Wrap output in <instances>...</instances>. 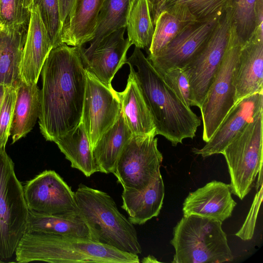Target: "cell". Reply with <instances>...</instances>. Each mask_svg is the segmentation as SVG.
Returning a JSON list of instances; mask_svg holds the SVG:
<instances>
[{
    "label": "cell",
    "instance_id": "e575fe53",
    "mask_svg": "<svg viewBox=\"0 0 263 263\" xmlns=\"http://www.w3.org/2000/svg\"><path fill=\"white\" fill-rule=\"evenodd\" d=\"M1 20L5 26L29 23L30 11L23 0H0Z\"/></svg>",
    "mask_w": 263,
    "mask_h": 263
},
{
    "label": "cell",
    "instance_id": "6da1fadb",
    "mask_svg": "<svg viewBox=\"0 0 263 263\" xmlns=\"http://www.w3.org/2000/svg\"><path fill=\"white\" fill-rule=\"evenodd\" d=\"M41 73L39 127L45 139L53 142L81 119L86 80L77 47H53Z\"/></svg>",
    "mask_w": 263,
    "mask_h": 263
},
{
    "label": "cell",
    "instance_id": "8fae6325",
    "mask_svg": "<svg viewBox=\"0 0 263 263\" xmlns=\"http://www.w3.org/2000/svg\"><path fill=\"white\" fill-rule=\"evenodd\" d=\"M86 88L81 121L92 148L117 120L121 111L118 93L85 70Z\"/></svg>",
    "mask_w": 263,
    "mask_h": 263
},
{
    "label": "cell",
    "instance_id": "83f0119b",
    "mask_svg": "<svg viewBox=\"0 0 263 263\" xmlns=\"http://www.w3.org/2000/svg\"><path fill=\"white\" fill-rule=\"evenodd\" d=\"M134 0H104L97 18L96 30L89 47L99 43L106 36L126 28Z\"/></svg>",
    "mask_w": 263,
    "mask_h": 263
},
{
    "label": "cell",
    "instance_id": "ffe728a7",
    "mask_svg": "<svg viewBox=\"0 0 263 263\" xmlns=\"http://www.w3.org/2000/svg\"><path fill=\"white\" fill-rule=\"evenodd\" d=\"M164 197V186L160 173L145 189H123L122 205L134 224H143L159 214Z\"/></svg>",
    "mask_w": 263,
    "mask_h": 263
},
{
    "label": "cell",
    "instance_id": "ba28073f",
    "mask_svg": "<svg viewBox=\"0 0 263 263\" xmlns=\"http://www.w3.org/2000/svg\"><path fill=\"white\" fill-rule=\"evenodd\" d=\"M242 43L232 22L228 47L200 110L202 139L209 141L235 104L234 74Z\"/></svg>",
    "mask_w": 263,
    "mask_h": 263
},
{
    "label": "cell",
    "instance_id": "4316f807",
    "mask_svg": "<svg viewBox=\"0 0 263 263\" xmlns=\"http://www.w3.org/2000/svg\"><path fill=\"white\" fill-rule=\"evenodd\" d=\"M26 232L59 234L90 240L88 229L80 213L47 215L29 211Z\"/></svg>",
    "mask_w": 263,
    "mask_h": 263
},
{
    "label": "cell",
    "instance_id": "9c48e42d",
    "mask_svg": "<svg viewBox=\"0 0 263 263\" xmlns=\"http://www.w3.org/2000/svg\"><path fill=\"white\" fill-rule=\"evenodd\" d=\"M232 22L231 6L220 15L203 49L182 68L189 82L195 106L199 108L223 60Z\"/></svg>",
    "mask_w": 263,
    "mask_h": 263
},
{
    "label": "cell",
    "instance_id": "f546056e",
    "mask_svg": "<svg viewBox=\"0 0 263 263\" xmlns=\"http://www.w3.org/2000/svg\"><path fill=\"white\" fill-rule=\"evenodd\" d=\"M259 0H231L232 22L242 44L252 35L255 28Z\"/></svg>",
    "mask_w": 263,
    "mask_h": 263
},
{
    "label": "cell",
    "instance_id": "7c38bea8",
    "mask_svg": "<svg viewBox=\"0 0 263 263\" xmlns=\"http://www.w3.org/2000/svg\"><path fill=\"white\" fill-rule=\"evenodd\" d=\"M29 211L47 215L80 213L75 193L54 171L45 170L23 186Z\"/></svg>",
    "mask_w": 263,
    "mask_h": 263
},
{
    "label": "cell",
    "instance_id": "2e32d148",
    "mask_svg": "<svg viewBox=\"0 0 263 263\" xmlns=\"http://www.w3.org/2000/svg\"><path fill=\"white\" fill-rule=\"evenodd\" d=\"M230 184L213 180L189 193L183 203V216L194 215L223 221L236 205Z\"/></svg>",
    "mask_w": 263,
    "mask_h": 263
},
{
    "label": "cell",
    "instance_id": "52a82bcc",
    "mask_svg": "<svg viewBox=\"0 0 263 263\" xmlns=\"http://www.w3.org/2000/svg\"><path fill=\"white\" fill-rule=\"evenodd\" d=\"M263 111H260L224 149L232 193L242 200L254 186L263 161Z\"/></svg>",
    "mask_w": 263,
    "mask_h": 263
},
{
    "label": "cell",
    "instance_id": "30bf717a",
    "mask_svg": "<svg viewBox=\"0 0 263 263\" xmlns=\"http://www.w3.org/2000/svg\"><path fill=\"white\" fill-rule=\"evenodd\" d=\"M156 135H133L123 147L113 173L123 189L143 190L160 173L163 156Z\"/></svg>",
    "mask_w": 263,
    "mask_h": 263
},
{
    "label": "cell",
    "instance_id": "5bb4252c",
    "mask_svg": "<svg viewBox=\"0 0 263 263\" xmlns=\"http://www.w3.org/2000/svg\"><path fill=\"white\" fill-rule=\"evenodd\" d=\"M221 14L190 24L157 55L147 59L158 71L182 68L204 47Z\"/></svg>",
    "mask_w": 263,
    "mask_h": 263
},
{
    "label": "cell",
    "instance_id": "7a4b0ae2",
    "mask_svg": "<svg viewBox=\"0 0 263 263\" xmlns=\"http://www.w3.org/2000/svg\"><path fill=\"white\" fill-rule=\"evenodd\" d=\"M126 64L152 116L156 135L163 136L174 146L185 139H193L200 119L166 84L141 49L135 47Z\"/></svg>",
    "mask_w": 263,
    "mask_h": 263
},
{
    "label": "cell",
    "instance_id": "d6986e66",
    "mask_svg": "<svg viewBox=\"0 0 263 263\" xmlns=\"http://www.w3.org/2000/svg\"><path fill=\"white\" fill-rule=\"evenodd\" d=\"M104 1L75 0L62 27L60 36L62 44L81 46L90 41Z\"/></svg>",
    "mask_w": 263,
    "mask_h": 263
},
{
    "label": "cell",
    "instance_id": "44dd1931",
    "mask_svg": "<svg viewBox=\"0 0 263 263\" xmlns=\"http://www.w3.org/2000/svg\"><path fill=\"white\" fill-rule=\"evenodd\" d=\"M28 23L5 26L0 31V84L10 87L20 81V65Z\"/></svg>",
    "mask_w": 263,
    "mask_h": 263
},
{
    "label": "cell",
    "instance_id": "b9f144b4",
    "mask_svg": "<svg viewBox=\"0 0 263 263\" xmlns=\"http://www.w3.org/2000/svg\"><path fill=\"white\" fill-rule=\"evenodd\" d=\"M5 27V25L3 23V22L0 21V31H2Z\"/></svg>",
    "mask_w": 263,
    "mask_h": 263
},
{
    "label": "cell",
    "instance_id": "e0dca14e",
    "mask_svg": "<svg viewBox=\"0 0 263 263\" xmlns=\"http://www.w3.org/2000/svg\"><path fill=\"white\" fill-rule=\"evenodd\" d=\"M53 45L37 6L30 11L20 65V80L26 84H37L42 67Z\"/></svg>",
    "mask_w": 263,
    "mask_h": 263
},
{
    "label": "cell",
    "instance_id": "f35d334b",
    "mask_svg": "<svg viewBox=\"0 0 263 263\" xmlns=\"http://www.w3.org/2000/svg\"><path fill=\"white\" fill-rule=\"evenodd\" d=\"M142 262L145 263L160 262V261L157 260V259L152 255H148L143 258Z\"/></svg>",
    "mask_w": 263,
    "mask_h": 263
},
{
    "label": "cell",
    "instance_id": "d4e9b609",
    "mask_svg": "<svg viewBox=\"0 0 263 263\" xmlns=\"http://www.w3.org/2000/svg\"><path fill=\"white\" fill-rule=\"evenodd\" d=\"M196 21L184 5L166 7L156 21L152 41L147 49V57L157 55L183 29Z\"/></svg>",
    "mask_w": 263,
    "mask_h": 263
},
{
    "label": "cell",
    "instance_id": "ee69618b",
    "mask_svg": "<svg viewBox=\"0 0 263 263\" xmlns=\"http://www.w3.org/2000/svg\"><path fill=\"white\" fill-rule=\"evenodd\" d=\"M2 262H3L0 260V263H2Z\"/></svg>",
    "mask_w": 263,
    "mask_h": 263
},
{
    "label": "cell",
    "instance_id": "ab89813d",
    "mask_svg": "<svg viewBox=\"0 0 263 263\" xmlns=\"http://www.w3.org/2000/svg\"><path fill=\"white\" fill-rule=\"evenodd\" d=\"M8 87L0 84V109L1 108L3 100Z\"/></svg>",
    "mask_w": 263,
    "mask_h": 263
},
{
    "label": "cell",
    "instance_id": "8992f818",
    "mask_svg": "<svg viewBox=\"0 0 263 263\" xmlns=\"http://www.w3.org/2000/svg\"><path fill=\"white\" fill-rule=\"evenodd\" d=\"M29 212L14 163L5 148L0 147V260L3 262L15 255L26 232Z\"/></svg>",
    "mask_w": 263,
    "mask_h": 263
},
{
    "label": "cell",
    "instance_id": "277c9868",
    "mask_svg": "<svg viewBox=\"0 0 263 263\" xmlns=\"http://www.w3.org/2000/svg\"><path fill=\"white\" fill-rule=\"evenodd\" d=\"M80 213L95 242L138 255L142 252L134 224L106 192L80 184L74 192Z\"/></svg>",
    "mask_w": 263,
    "mask_h": 263
},
{
    "label": "cell",
    "instance_id": "d6a6232c",
    "mask_svg": "<svg viewBox=\"0 0 263 263\" xmlns=\"http://www.w3.org/2000/svg\"><path fill=\"white\" fill-rule=\"evenodd\" d=\"M158 72L166 84L186 107L191 108L195 106L189 82L182 68H175Z\"/></svg>",
    "mask_w": 263,
    "mask_h": 263
},
{
    "label": "cell",
    "instance_id": "484cf974",
    "mask_svg": "<svg viewBox=\"0 0 263 263\" xmlns=\"http://www.w3.org/2000/svg\"><path fill=\"white\" fill-rule=\"evenodd\" d=\"M132 136L121 111L115 123L102 135L92 148L101 173H114L118 158Z\"/></svg>",
    "mask_w": 263,
    "mask_h": 263
},
{
    "label": "cell",
    "instance_id": "60d3db41",
    "mask_svg": "<svg viewBox=\"0 0 263 263\" xmlns=\"http://www.w3.org/2000/svg\"><path fill=\"white\" fill-rule=\"evenodd\" d=\"M23 2L25 7L30 11L32 6V0H23Z\"/></svg>",
    "mask_w": 263,
    "mask_h": 263
},
{
    "label": "cell",
    "instance_id": "1f68e13d",
    "mask_svg": "<svg viewBox=\"0 0 263 263\" xmlns=\"http://www.w3.org/2000/svg\"><path fill=\"white\" fill-rule=\"evenodd\" d=\"M176 5L185 6L197 21H203L221 14L231 0H168L165 8Z\"/></svg>",
    "mask_w": 263,
    "mask_h": 263
},
{
    "label": "cell",
    "instance_id": "4fadbf2b",
    "mask_svg": "<svg viewBox=\"0 0 263 263\" xmlns=\"http://www.w3.org/2000/svg\"><path fill=\"white\" fill-rule=\"evenodd\" d=\"M125 30L113 32L93 46H77L85 70L108 87H112L115 74L126 64L127 52L132 45L124 37Z\"/></svg>",
    "mask_w": 263,
    "mask_h": 263
},
{
    "label": "cell",
    "instance_id": "9a60e30c",
    "mask_svg": "<svg viewBox=\"0 0 263 263\" xmlns=\"http://www.w3.org/2000/svg\"><path fill=\"white\" fill-rule=\"evenodd\" d=\"M263 109V92H257L236 102L208 142L193 152L205 158L221 154L224 149Z\"/></svg>",
    "mask_w": 263,
    "mask_h": 263
},
{
    "label": "cell",
    "instance_id": "603a6c76",
    "mask_svg": "<svg viewBox=\"0 0 263 263\" xmlns=\"http://www.w3.org/2000/svg\"><path fill=\"white\" fill-rule=\"evenodd\" d=\"M40 108V89L37 84H28L20 80L10 130L12 143L32 129L39 118Z\"/></svg>",
    "mask_w": 263,
    "mask_h": 263
},
{
    "label": "cell",
    "instance_id": "ac0fdd59",
    "mask_svg": "<svg viewBox=\"0 0 263 263\" xmlns=\"http://www.w3.org/2000/svg\"><path fill=\"white\" fill-rule=\"evenodd\" d=\"M235 103L263 92V39L251 37L242 44L234 74Z\"/></svg>",
    "mask_w": 263,
    "mask_h": 263
},
{
    "label": "cell",
    "instance_id": "8d00e7d4",
    "mask_svg": "<svg viewBox=\"0 0 263 263\" xmlns=\"http://www.w3.org/2000/svg\"><path fill=\"white\" fill-rule=\"evenodd\" d=\"M152 21L155 25L156 21L165 8L168 0H147Z\"/></svg>",
    "mask_w": 263,
    "mask_h": 263
},
{
    "label": "cell",
    "instance_id": "3957f363",
    "mask_svg": "<svg viewBox=\"0 0 263 263\" xmlns=\"http://www.w3.org/2000/svg\"><path fill=\"white\" fill-rule=\"evenodd\" d=\"M19 263H139L138 255L89 239L59 234L26 232L15 252Z\"/></svg>",
    "mask_w": 263,
    "mask_h": 263
},
{
    "label": "cell",
    "instance_id": "cb8c5ba5",
    "mask_svg": "<svg viewBox=\"0 0 263 263\" xmlns=\"http://www.w3.org/2000/svg\"><path fill=\"white\" fill-rule=\"evenodd\" d=\"M71 163V167L90 177L100 169L93 157L92 148L82 122L53 141Z\"/></svg>",
    "mask_w": 263,
    "mask_h": 263
},
{
    "label": "cell",
    "instance_id": "7bdbcfd3",
    "mask_svg": "<svg viewBox=\"0 0 263 263\" xmlns=\"http://www.w3.org/2000/svg\"><path fill=\"white\" fill-rule=\"evenodd\" d=\"M1 11H0V21H1Z\"/></svg>",
    "mask_w": 263,
    "mask_h": 263
},
{
    "label": "cell",
    "instance_id": "7402d4cb",
    "mask_svg": "<svg viewBox=\"0 0 263 263\" xmlns=\"http://www.w3.org/2000/svg\"><path fill=\"white\" fill-rule=\"evenodd\" d=\"M117 93L125 123L133 135L144 136L156 134L152 116L137 83L130 74L125 89Z\"/></svg>",
    "mask_w": 263,
    "mask_h": 263
},
{
    "label": "cell",
    "instance_id": "74e56055",
    "mask_svg": "<svg viewBox=\"0 0 263 263\" xmlns=\"http://www.w3.org/2000/svg\"><path fill=\"white\" fill-rule=\"evenodd\" d=\"M75 0H59L60 20L62 26L74 4Z\"/></svg>",
    "mask_w": 263,
    "mask_h": 263
},
{
    "label": "cell",
    "instance_id": "836d02e7",
    "mask_svg": "<svg viewBox=\"0 0 263 263\" xmlns=\"http://www.w3.org/2000/svg\"><path fill=\"white\" fill-rule=\"evenodd\" d=\"M17 85L7 88L0 109V147L5 148L10 136V130L16 97Z\"/></svg>",
    "mask_w": 263,
    "mask_h": 263
},
{
    "label": "cell",
    "instance_id": "d590c367",
    "mask_svg": "<svg viewBox=\"0 0 263 263\" xmlns=\"http://www.w3.org/2000/svg\"><path fill=\"white\" fill-rule=\"evenodd\" d=\"M257 191V193L243 224L235 234L243 240H250L253 237L257 213L262 199V185Z\"/></svg>",
    "mask_w": 263,
    "mask_h": 263
},
{
    "label": "cell",
    "instance_id": "4dcf8cb0",
    "mask_svg": "<svg viewBox=\"0 0 263 263\" xmlns=\"http://www.w3.org/2000/svg\"><path fill=\"white\" fill-rule=\"evenodd\" d=\"M32 6L39 8L53 47L62 44L60 36L63 26L60 20L59 0H32Z\"/></svg>",
    "mask_w": 263,
    "mask_h": 263
},
{
    "label": "cell",
    "instance_id": "5b68a950",
    "mask_svg": "<svg viewBox=\"0 0 263 263\" xmlns=\"http://www.w3.org/2000/svg\"><path fill=\"white\" fill-rule=\"evenodd\" d=\"M170 241L175 253L173 263H222L232 261L222 221L191 215L183 216L174 228Z\"/></svg>",
    "mask_w": 263,
    "mask_h": 263
},
{
    "label": "cell",
    "instance_id": "f1b7e54d",
    "mask_svg": "<svg viewBox=\"0 0 263 263\" xmlns=\"http://www.w3.org/2000/svg\"><path fill=\"white\" fill-rule=\"evenodd\" d=\"M129 41L140 49H148L154 32L147 0H134L126 27Z\"/></svg>",
    "mask_w": 263,
    "mask_h": 263
}]
</instances>
